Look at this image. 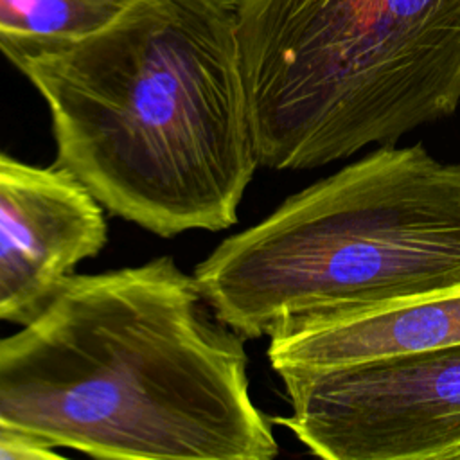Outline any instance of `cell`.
Segmentation results:
<instances>
[{
  "label": "cell",
  "instance_id": "obj_1",
  "mask_svg": "<svg viewBox=\"0 0 460 460\" xmlns=\"http://www.w3.org/2000/svg\"><path fill=\"white\" fill-rule=\"evenodd\" d=\"M0 422L99 458L270 460L243 336L171 257L68 275L0 340Z\"/></svg>",
  "mask_w": 460,
  "mask_h": 460
},
{
  "label": "cell",
  "instance_id": "obj_2",
  "mask_svg": "<svg viewBox=\"0 0 460 460\" xmlns=\"http://www.w3.org/2000/svg\"><path fill=\"white\" fill-rule=\"evenodd\" d=\"M45 99L56 167L153 234L223 230L259 165L235 0H135L102 29L9 59Z\"/></svg>",
  "mask_w": 460,
  "mask_h": 460
},
{
  "label": "cell",
  "instance_id": "obj_3",
  "mask_svg": "<svg viewBox=\"0 0 460 460\" xmlns=\"http://www.w3.org/2000/svg\"><path fill=\"white\" fill-rule=\"evenodd\" d=\"M259 165L392 146L460 104V0H235Z\"/></svg>",
  "mask_w": 460,
  "mask_h": 460
},
{
  "label": "cell",
  "instance_id": "obj_4",
  "mask_svg": "<svg viewBox=\"0 0 460 460\" xmlns=\"http://www.w3.org/2000/svg\"><path fill=\"white\" fill-rule=\"evenodd\" d=\"M194 279L243 338L460 282V164L422 144L377 146L226 237Z\"/></svg>",
  "mask_w": 460,
  "mask_h": 460
},
{
  "label": "cell",
  "instance_id": "obj_5",
  "mask_svg": "<svg viewBox=\"0 0 460 460\" xmlns=\"http://www.w3.org/2000/svg\"><path fill=\"white\" fill-rule=\"evenodd\" d=\"M288 428L327 460H460V345L280 376Z\"/></svg>",
  "mask_w": 460,
  "mask_h": 460
},
{
  "label": "cell",
  "instance_id": "obj_6",
  "mask_svg": "<svg viewBox=\"0 0 460 460\" xmlns=\"http://www.w3.org/2000/svg\"><path fill=\"white\" fill-rule=\"evenodd\" d=\"M104 243L102 207L79 181L0 153V322L27 323Z\"/></svg>",
  "mask_w": 460,
  "mask_h": 460
},
{
  "label": "cell",
  "instance_id": "obj_7",
  "mask_svg": "<svg viewBox=\"0 0 460 460\" xmlns=\"http://www.w3.org/2000/svg\"><path fill=\"white\" fill-rule=\"evenodd\" d=\"M460 345V282L279 322L268 359L277 376L314 374Z\"/></svg>",
  "mask_w": 460,
  "mask_h": 460
},
{
  "label": "cell",
  "instance_id": "obj_8",
  "mask_svg": "<svg viewBox=\"0 0 460 460\" xmlns=\"http://www.w3.org/2000/svg\"><path fill=\"white\" fill-rule=\"evenodd\" d=\"M135 0H0V52L18 54L77 41Z\"/></svg>",
  "mask_w": 460,
  "mask_h": 460
},
{
  "label": "cell",
  "instance_id": "obj_9",
  "mask_svg": "<svg viewBox=\"0 0 460 460\" xmlns=\"http://www.w3.org/2000/svg\"><path fill=\"white\" fill-rule=\"evenodd\" d=\"M61 458L56 446L25 429L0 422V460H54Z\"/></svg>",
  "mask_w": 460,
  "mask_h": 460
}]
</instances>
